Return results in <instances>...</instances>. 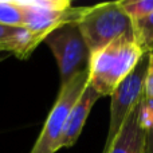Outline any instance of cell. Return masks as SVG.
<instances>
[{"instance_id": "5bb4252c", "label": "cell", "mask_w": 153, "mask_h": 153, "mask_svg": "<svg viewBox=\"0 0 153 153\" xmlns=\"http://www.w3.org/2000/svg\"><path fill=\"white\" fill-rule=\"evenodd\" d=\"M145 98L153 101V53H149L148 70L145 78Z\"/></svg>"}, {"instance_id": "5b68a950", "label": "cell", "mask_w": 153, "mask_h": 153, "mask_svg": "<svg viewBox=\"0 0 153 153\" xmlns=\"http://www.w3.org/2000/svg\"><path fill=\"white\" fill-rule=\"evenodd\" d=\"M149 53L144 54L141 61L133 70V73L117 87L110 95V120H109V130L106 143L102 153H108L111 143L124 122L126 121L130 111L137 106V103L145 97V78L148 70Z\"/></svg>"}, {"instance_id": "30bf717a", "label": "cell", "mask_w": 153, "mask_h": 153, "mask_svg": "<svg viewBox=\"0 0 153 153\" xmlns=\"http://www.w3.org/2000/svg\"><path fill=\"white\" fill-rule=\"evenodd\" d=\"M134 38L144 53H153V13L133 22Z\"/></svg>"}, {"instance_id": "6da1fadb", "label": "cell", "mask_w": 153, "mask_h": 153, "mask_svg": "<svg viewBox=\"0 0 153 153\" xmlns=\"http://www.w3.org/2000/svg\"><path fill=\"white\" fill-rule=\"evenodd\" d=\"M136 39H118L95 51L90 56L89 85L101 95L110 97L113 91L133 73L144 56Z\"/></svg>"}, {"instance_id": "3957f363", "label": "cell", "mask_w": 153, "mask_h": 153, "mask_svg": "<svg viewBox=\"0 0 153 153\" xmlns=\"http://www.w3.org/2000/svg\"><path fill=\"white\" fill-rule=\"evenodd\" d=\"M43 42L50 47L61 75V86L89 69L90 50L83 39L78 20H70L51 31Z\"/></svg>"}, {"instance_id": "52a82bcc", "label": "cell", "mask_w": 153, "mask_h": 153, "mask_svg": "<svg viewBox=\"0 0 153 153\" xmlns=\"http://www.w3.org/2000/svg\"><path fill=\"white\" fill-rule=\"evenodd\" d=\"M144 106L145 97L130 111L108 153H145L146 128L144 121Z\"/></svg>"}, {"instance_id": "7a4b0ae2", "label": "cell", "mask_w": 153, "mask_h": 153, "mask_svg": "<svg viewBox=\"0 0 153 153\" xmlns=\"http://www.w3.org/2000/svg\"><path fill=\"white\" fill-rule=\"evenodd\" d=\"M78 26L90 54L102 50L118 39H136L133 20L120 1L83 7L78 18Z\"/></svg>"}, {"instance_id": "9a60e30c", "label": "cell", "mask_w": 153, "mask_h": 153, "mask_svg": "<svg viewBox=\"0 0 153 153\" xmlns=\"http://www.w3.org/2000/svg\"><path fill=\"white\" fill-rule=\"evenodd\" d=\"M12 55L11 53H5V51H0V62L5 61L7 58H10V56Z\"/></svg>"}, {"instance_id": "ba28073f", "label": "cell", "mask_w": 153, "mask_h": 153, "mask_svg": "<svg viewBox=\"0 0 153 153\" xmlns=\"http://www.w3.org/2000/svg\"><path fill=\"white\" fill-rule=\"evenodd\" d=\"M100 98L101 95L87 83L83 93L81 94V97L78 98V101L75 102V105L73 106L71 111H70L63 134H62V138L59 141L58 149L69 148V146L74 145L76 143V140L79 138L82 129L85 126V122H86L87 117L90 114V110Z\"/></svg>"}, {"instance_id": "7c38bea8", "label": "cell", "mask_w": 153, "mask_h": 153, "mask_svg": "<svg viewBox=\"0 0 153 153\" xmlns=\"http://www.w3.org/2000/svg\"><path fill=\"white\" fill-rule=\"evenodd\" d=\"M120 3L133 22L144 19L153 13V0H126Z\"/></svg>"}, {"instance_id": "277c9868", "label": "cell", "mask_w": 153, "mask_h": 153, "mask_svg": "<svg viewBox=\"0 0 153 153\" xmlns=\"http://www.w3.org/2000/svg\"><path fill=\"white\" fill-rule=\"evenodd\" d=\"M89 83V69L76 74L71 81L62 85L58 97L46 120L43 129L30 153H55L63 134L66 121L73 106Z\"/></svg>"}, {"instance_id": "9c48e42d", "label": "cell", "mask_w": 153, "mask_h": 153, "mask_svg": "<svg viewBox=\"0 0 153 153\" xmlns=\"http://www.w3.org/2000/svg\"><path fill=\"white\" fill-rule=\"evenodd\" d=\"M39 43V40L26 27L0 24V51L11 53L20 59H26Z\"/></svg>"}, {"instance_id": "8fae6325", "label": "cell", "mask_w": 153, "mask_h": 153, "mask_svg": "<svg viewBox=\"0 0 153 153\" xmlns=\"http://www.w3.org/2000/svg\"><path fill=\"white\" fill-rule=\"evenodd\" d=\"M0 24L24 27V16L18 0H0Z\"/></svg>"}, {"instance_id": "8992f818", "label": "cell", "mask_w": 153, "mask_h": 153, "mask_svg": "<svg viewBox=\"0 0 153 153\" xmlns=\"http://www.w3.org/2000/svg\"><path fill=\"white\" fill-rule=\"evenodd\" d=\"M24 16V27L39 40L56 27L78 20L83 7L73 8L69 0H18Z\"/></svg>"}, {"instance_id": "4fadbf2b", "label": "cell", "mask_w": 153, "mask_h": 153, "mask_svg": "<svg viewBox=\"0 0 153 153\" xmlns=\"http://www.w3.org/2000/svg\"><path fill=\"white\" fill-rule=\"evenodd\" d=\"M144 121H145V153H153V101L145 98L144 106Z\"/></svg>"}]
</instances>
